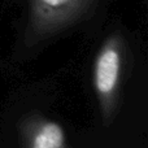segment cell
<instances>
[{
    "label": "cell",
    "instance_id": "cell-2",
    "mask_svg": "<svg viewBox=\"0 0 148 148\" xmlns=\"http://www.w3.org/2000/svg\"><path fill=\"white\" fill-rule=\"evenodd\" d=\"M95 0H31L27 38L33 43L64 31L86 16Z\"/></svg>",
    "mask_w": 148,
    "mask_h": 148
},
{
    "label": "cell",
    "instance_id": "cell-1",
    "mask_svg": "<svg viewBox=\"0 0 148 148\" xmlns=\"http://www.w3.org/2000/svg\"><path fill=\"white\" fill-rule=\"evenodd\" d=\"M125 52L123 38L114 33L104 40L94 61L92 84L105 125L113 120L120 104Z\"/></svg>",
    "mask_w": 148,
    "mask_h": 148
},
{
    "label": "cell",
    "instance_id": "cell-3",
    "mask_svg": "<svg viewBox=\"0 0 148 148\" xmlns=\"http://www.w3.org/2000/svg\"><path fill=\"white\" fill-rule=\"evenodd\" d=\"M18 131L22 148H69L64 127L38 113L22 117Z\"/></svg>",
    "mask_w": 148,
    "mask_h": 148
}]
</instances>
